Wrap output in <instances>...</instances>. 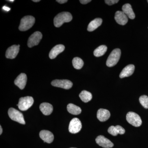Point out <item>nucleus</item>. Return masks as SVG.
Returning <instances> with one entry per match:
<instances>
[{"mask_svg":"<svg viewBox=\"0 0 148 148\" xmlns=\"http://www.w3.org/2000/svg\"><path fill=\"white\" fill-rule=\"evenodd\" d=\"M72 19L73 16L70 12H64L58 14L54 17L53 23L54 26L58 28L61 27L64 23L70 22Z\"/></svg>","mask_w":148,"mask_h":148,"instance_id":"obj_1","label":"nucleus"},{"mask_svg":"<svg viewBox=\"0 0 148 148\" xmlns=\"http://www.w3.org/2000/svg\"><path fill=\"white\" fill-rule=\"evenodd\" d=\"M121 56V51L119 49H115L112 51L106 62V65L109 67L115 66L119 61Z\"/></svg>","mask_w":148,"mask_h":148,"instance_id":"obj_2","label":"nucleus"},{"mask_svg":"<svg viewBox=\"0 0 148 148\" xmlns=\"http://www.w3.org/2000/svg\"><path fill=\"white\" fill-rule=\"evenodd\" d=\"M35 18L32 16H24L21 18L18 29L22 32L27 31L33 27L35 24Z\"/></svg>","mask_w":148,"mask_h":148,"instance_id":"obj_3","label":"nucleus"},{"mask_svg":"<svg viewBox=\"0 0 148 148\" xmlns=\"http://www.w3.org/2000/svg\"><path fill=\"white\" fill-rule=\"evenodd\" d=\"M34 98L31 96L22 97L19 99L18 104V108L21 111H26L28 110L34 104Z\"/></svg>","mask_w":148,"mask_h":148,"instance_id":"obj_4","label":"nucleus"},{"mask_svg":"<svg viewBox=\"0 0 148 148\" xmlns=\"http://www.w3.org/2000/svg\"><path fill=\"white\" fill-rule=\"evenodd\" d=\"M8 114L9 116L12 120L17 122L21 124H25L26 123L24 116L21 112L13 108H10L8 110Z\"/></svg>","mask_w":148,"mask_h":148,"instance_id":"obj_5","label":"nucleus"},{"mask_svg":"<svg viewBox=\"0 0 148 148\" xmlns=\"http://www.w3.org/2000/svg\"><path fill=\"white\" fill-rule=\"evenodd\" d=\"M127 121L133 126L139 127L142 124V121L140 116L134 112H130L126 115Z\"/></svg>","mask_w":148,"mask_h":148,"instance_id":"obj_6","label":"nucleus"},{"mask_svg":"<svg viewBox=\"0 0 148 148\" xmlns=\"http://www.w3.org/2000/svg\"><path fill=\"white\" fill-rule=\"evenodd\" d=\"M82 127L81 122L79 119L75 118L70 122L69 131L71 133L75 134L80 131Z\"/></svg>","mask_w":148,"mask_h":148,"instance_id":"obj_7","label":"nucleus"},{"mask_svg":"<svg viewBox=\"0 0 148 148\" xmlns=\"http://www.w3.org/2000/svg\"><path fill=\"white\" fill-rule=\"evenodd\" d=\"M42 35L41 32H36L29 37L28 41V46L29 47H33L38 45L42 38Z\"/></svg>","mask_w":148,"mask_h":148,"instance_id":"obj_8","label":"nucleus"},{"mask_svg":"<svg viewBox=\"0 0 148 148\" xmlns=\"http://www.w3.org/2000/svg\"><path fill=\"white\" fill-rule=\"evenodd\" d=\"M51 84L55 87L61 88L65 89H69L73 86V83L67 79H56L53 80Z\"/></svg>","mask_w":148,"mask_h":148,"instance_id":"obj_9","label":"nucleus"},{"mask_svg":"<svg viewBox=\"0 0 148 148\" xmlns=\"http://www.w3.org/2000/svg\"><path fill=\"white\" fill-rule=\"evenodd\" d=\"M96 143L99 146L105 148H110L114 146L113 143L103 135H99L95 139Z\"/></svg>","mask_w":148,"mask_h":148,"instance_id":"obj_10","label":"nucleus"},{"mask_svg":"<svg viewBox=\"0 0 148 148\" xmlns=\"http://www.w3.org/2000/svg\"><path fill=\"white\" fill-rule=\"evenodd\" d=\"M19 45H13L9 47L6 52V57L10 59H14L16 58L19 52Z\"/></svg>","mask_w":148,"mask_h":148,"instance_id":"obj_11","label":"nucleus"},{"mask_svg":"<svg viewBox=\"0 0 148 148\" xmlns=\"http://www.w3.org/2000/svg\"><path fill=\"white\" fill-rule=\"evenodd\" d=\"M115 20L118 24L121 25H125L128 21L127 16L123 11H118L115 14Z\"/></svg>","mask_w":148,"mask_h":148,"instance_id":"obj_12","label":"nucleus"},{"mask_svg":"<svg viewBox=\"0 0 148 148\" xmlns=\"http://www.w3.org/2000/svg\"><path fill=\"white\" fill-rule=\"evenodd\" d=\"M27 76L25 73L20 74L14 80V83L20 89H23L27 82Z\"/></svg>","mask_w":148,"mask_h":148,"instance_id":"obj_13","label":"nucleus"},{"mask_svg":"<svg viewBox=\"0 0 148 148\" xmlns=\"http://www.w3.org/2000/svg\"><path fill=\"white\" fill-rule=\"evenodd\" d=\"M40 137L44 142L47 143H51L53 142L54 136L52 132L49 130H42L40 132Z\"/></svg>","mask_w":148,"mask_h":148,"instance_id":"obj_14","label":"nucleus"},{"mask_svg":"<svg viewBox=\"0 0 148 148\" xmlns=\"http://www.w3.org/2000/svg\"><path fill=\"white\" fill-rule=\"evenodd\" d=\"M110 113L106 109H100L97 112V118L100 121H106L110 118Z\"/></svg>","mask_w":148,"mask_h":148,"instance_id":"obj_15","label":"nucleus"},{"mask_svg":"<svg viewBox=\"0 0 148 148\" xmlns=\"http://www.w3.org/2000/svg\"><path fill=\"white\" fill-rule=\"evenodd\" d=\"M135 66L132 64L127 65L123 69L119 77L121 78H123L125 77H128L132 75L135 71Z\"/></svg>","mask_w":148,"mask_h":148,"instance_id":"obj_16","label":"nucleus"},{"mask_svg":"<svg viewBox=\"0 0 148 148\" xmlns=\"http://www.w3.org/2000/svg\"><path fill=\"white\" fill-rule=\"evenodd\" d=\"M65 46L62 45L55 46L51 49L49 53V57L51 59H54L59 54L63 52L65 49Z\"/></svg>","mask_w":148,"mask_h":148,"instance_id":"obj_17","label":"nucleus"},{"mask_svg":"<svg viewBox=\"0 0 148 148\" xmlns=\"http://www.w3.org/2000/svg\"><path fill=\"white\" fill-rule=\"evenodd\" d=\"M40 109L42 112L45 115H49L53 110V106L49 103H44L40 104Z\"/></svg>","mask_w":148,"mask_h":148,"instance_id":"obj_18","label":"nucleus"},{"mask_svg":"<svg viewBox=\"0 0 148 148\" xmlns=\"http://www.w3.org/2000/svg\"><path fill=\"white\" fill-rule=\"evenodd\" d=\"M123 12L125 15L131 19L135 18V16L134 12L132 10V6L129 3L125 4L122 7Z\"/></svg>","mask_w":148,"mask_h":148,"instance_id":"obj_19","label":"nucleus"},{"mask_svg":"<svg viewBox=\"0 0 148 148\" xmlns=\"http://www.w3.org/2000/svg\"><path fill=\"white\" fill-rule=\"evenodd\" d=\"M103 20L101 18H96L90 21L87 30L89 32H92L100 27L102 24Z\"/></svg>","mask_w":148,"mask_h":148,"instance_id":"obj_20","label":"nucleus"},{"mask_svg":"<svg viewBox=\"0 0 148 148\" xmlns=\"http://www.w3.org/2000/svg\"><path fill=\"white\" fill-rule=\"evenodd\" d=\"M67 110L70 113L73 115L79 114L82 112L80 108L72 103H70L68 105Z\"/></svg>","mask_w":148,"mask_h":148,"instance_id":"obj_21","label":"nucleus"},{"mask_svg":"<svg viewBox=\"0 0 148 148\" xmlns=\"http://www.w3.org/2000/svg\"><path fill=\"white\" fill-rule=\"evenodd\" d=\"M79 98L84 103H87L92 99V94L90 92L84 90L82 91L79 95Z\"/></svg>","mask_w":148,"mask_h":148,"instance_id":"obj_22","label":"nucleus"},{"mask_svg":"<svg viewBox=\"0 0 148 148\" xmlns=\"http://www.w3.org/2000/svg\"><path fill=\"white\" fill-rule=\"evenodd\" d=\"M107 49H108V47L106 45L100 46L94 50V52H93L94 55L97 57L102 56L106 53Z\"/></svg>","mask_w":148,"mask_h":148,"instance_id":"obj_23","label":"nucleus"},{"mask_svg":"<svg viewBox=\"0 0 148 148\" xmlns=\"http://www.w3.org/2000/svg\"><path fill=\"white\" fill-rule=\"evenodd\" d=\"M73 66L75 69H81L84 66V62L81 58L79 57H75L73 59Z\"/></svg>","mask_w":148,"mask_h":148,"instance_id":"obj_24","label":"nucleus"},{"mask_svg":"<svg viewBox=\"0 0 148 148\" xmlns=\"http://www.w3.org/2000/svg\"><path fill=\"white\" fill-rule=\"evenodd\" d=\"M140 104L144 108H148V97L147 95H143L140 96L139 98Z\"/></svg>","mask_w":148,"mask_h":148,"instance_id":"obj_25","label":"nucleus"},{"mask_svg":"<svg viewBox=\"0 0 148 148\" xmlns=\"http://www.w3.org/2000/svg\"><path fill=\"white\" fill-rule=\"evenodd\" d=\"M108 132L110 134L113 135V136H116L118 134H119L118 132L116 126H111L109 127L108 130Z\"/></svg>","mask_w":148,"mask_h":148,"instance_id":"obj_26","label":"nucleus"},{"mask_svg":"<svg viewBox=\"0 0 148 148\" xmlns=\"http://www.w3.org/2000/svg\"><path fill=\"white\" fill-rule=\"evenodd\" d=\"M119 1V0H105V2L109 5H112L114 4L117 3Z\"/></svg>","mask_w":148,"mask_h":148,"instance_id":"obj_27","label":"nucleus"},{"mask_svg":"<svg viewBox=\"0 0 148 148\" xmlns=\"http://www.w3.org/2000/svg\"><path fill=\"white\" fill-rule=\"evenodd\" d=\"M116 127L117 129L119 134H120V135H123V134H124L125 132V130L123 127H121L120 125H119L116 126Z\"/></svg>","mask_w":148,"mask_h":148,"instance_id":"obj_28","label":"nucleus"},{"mask_svg":"<svg viewBox=\"0 0 148 148\" xmlns=\"http://www.w3.org/2000/svg\"><path fill=\"white\" fill-rule=\"evenodd\" d=\"M82 4H86L88 3H90L91 1L90 0H80L79 1Z\"/></svg>","mask_w":148,"mask_h":148,"instance_id":"obj_29","label":"nucleus"},{"mask_svg":"<svg viewBox=\"0 0 148 148\" xmlns=\"http://www.w3.org/2000/svg\"><path fill=\"white\" fill-rule=\"evenodd\" d=\"M56 1L58 2L59 3L63 4L64 3L67 2L68 1H67V0H57Z\"/></svg>","mask_w":148,"mask_h":148,"instance_id":"obj_30","label":"nucleus"},{"mask_svg":"<svg viewBox=\"0 0 148 148\" xmlns=\"http://www.w3.org/2000/svg\"><path fill=\"white\" fill-rule=\"evenodd\" d=\"M3 9L5 11H9L10 10V9L8 8V7L6 6H4L3 7Z\"/></svg>","mask_w":148,"mask_h":148,"instance_id":"obj_31","label":"nucleus"},{"mask_svg":"<svg viewBox=\"0 0 148 148\" xmlns=\"http://www.w3.org/2000/svg\"><path fill=\"white\" fill-rule=\"evenodd\" d=\"M0 131H1V132H0V135H1L2 134V132H3V129H2V127H1V126H0Z\"/></svg>","mask_w":148,"mask_h":148,"instance_id":"obj_32","label":"nucleus"},{"mask_svg":"<svg viewBox=\"0 0 148 148\" xmlns=\"http://www.w3.org/2000/svg\"><path fill=\"white\" fill-rule=\"evenodd\" d=\"M33 1L34 2H40V0H33Z\"/></svg>","mask_w":148,"mask_h":148,"instance_id":"obj_33","label":"nucleus"},{"mask_svg":"<svg viewBox=\"0 0 148 148\" xmlns=\"http://www.w3.org/2000/svg\"><path fill=\"white\" fill-rule=\"evenodd\" d=\"M8 1L9 2H13L14 1V0H11V1H10V0H9V1Z\"/></svg>","mask_w":148,"mask_h":148,"instance_id":"obj_34","label":"nucleus"},{"mask_svg":"<svg viewBox=\"0 0 148 148\" xmlns=\"http://www.w3.org/2000/svg\"><path fill=\"white\" fill-rule=\"evenodd\" d=\"M76 148L72 147V148Z\"/></svg>","mask_w":148,"mask_h":148,"instance_id":"obj_35","label":"nucleus"},{"mask_svg":"<svg viewBox=\"0 0 148 148\" xmlns=\"http://www.w3.org/2000/svg\"><path fill=\"white\" fill-rule=\"evenodd\" d=\"M147 2H148V1H147Z\"/></svg>","mask_w":148,"mask_h":148,"instance_id":"obj_36","label":"nucleus"}]
</instances>
